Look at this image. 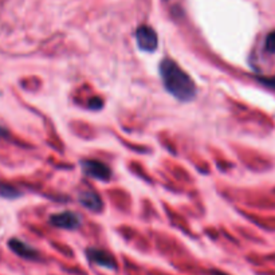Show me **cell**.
<instances>
[{"instance_id": "6da1fadb", "label": "cell", "mask_w": 275, "mask_h": 275, "mask_svg": "<svg viewBox=\"0 0 275 275\" xmlns=\"http://www.w3.org/2000/svg\"><path fill=\"white\" fill-rule=\"evenodd\" d=\"M159 70L165 90L178 101L189 102L196 97L197 88L193 80L172 58H164L161 61Z\"/></svg>"}, {"instance_id": "7a4b0ae2", "label": "cell", "mask_w": 275, "mask_h": 275, "mask_svg": "<svg viewBox=\"0 0 275 275\" xmlns=\"http://www.w3.org/2000/svg\"><path fill=\"white\" fill-rule=\"evenodd\" d=\"M136 40L138 49L145 53H153L159 46L157 34L151 26H140L136 30Z\"/></svg>"}, {"instance_id": "3957f363", "label": "cell", "mask_w": 275, "mask_h": 275, "mask_svg": "<svg viewBox=\"0 0 275 275\" xmlns=\"http://www.w3.org/2000/svg\"><path fill=\"white\" fill-rule=\"evenodd\" d=\"M82 171L86 176L99 182H109L111 179V171L106 164L97 160H84L81 163Z\"/></svg>"}, {"instance_id": "277c9868", "label": "cell", "mask_w": 275, "mask_h": 275, "mask_svg": "<svg viewBox=\"0 0 275 275\" xmlns=\"http://www.w3.org/2000/svg\"><path fill=\"white\" fill-rule=\"evenodd\" d=\"M50 223L54 227L62 228V230H77L81 227V216L77 213L70 212V211H65V212H59L53 215L50 218Z\"/></svg>"}, {"instance_id": "5b68a950", "label": "cell", "mask_w": 275, "mask_h": 275, "mask_svg": "<svg viewBox=\"0 0 275 275\" xmlns=\"http://www.w3.org/2000/svg\"><path fill=\"white\" fill-rule=\"evenodd\" d=\"M86 257H88L90 262L95 263L98 266L105 267V269H109V270H115L117 269L115 259L105 250L88 249L86 250Z\"/></svg>"}, {"instance_id": "8992f818", "label": "cell", "mask_w": 275, "mask_h": 275, "mask_svg": "<svg viewBox=\"0 0 275 275\" xmlns=\"http://www.w3.org/2000/svg\"><path fill=\"white\" fill-rule=\"evenodd\" d=\"M8 247L12 253H15L18 257L23 259H28V261H36L39 259V253L30 244L24 243L19 239H11L8 242Z\"/></svg>"}, {"instance_id": "52a82bcc", "label": "cell", "mask_w": 275, "mask_h": 275, "mask_svg": "<svg viewBox=\"0 0 275 275\" xmlns=\"http://www.w3.org/2000/svg\"><path fill=\"white\" fill-rule=\"evenodd\" d=\"M78 200L82 207L86 209H89L92 212H102L103 209V201L101 199V196L98 195L97 192L93 191H84L81 192L78 196Z\"/></svg>"}, {"instance_id": "ba28073f", "label": "cell", "mask_w": 275, "mask_h": 275, "mask_svg": "<svg viewBox=\"0 0 275 275\" xmlns=\"http://www.w3.org/2000/svg\"><path fill=\"white\" fill-rule=\"evenodd\" d=\"M19 196H20V191L16 189L15 186L11 184H5V183H0V197L12 200Z\"/></svg>"}, {"instance_id": "9c48e42d", "label": "cell", "mask_w": 275, "mask_h": 275, "mask_svg": "<svg viewBox=\"0 0 275 275\" xmlns=\"http://www.w3.org/2000/svg\"><path fill=\"white\" fill-rule=\"evenodd\" d=\"M88 106H89L92 110H99V109H102L103 101L99 97H94L90 99L89 103H88Z\"/></svg>"}, {"instance_id": "30bf717a", "label": "cell", "mask_w": 275, "mask_h": 275, "mask_svg": "<svg viewBox=\"0 0 275 275\" xmlns=\"http://www.w3.org/2000/svg\"><path fill=\"white\" fill-rule=\"evenodd\" d=\"M211 275H228V274H226V273H223V271L213 270V271H212V274H211Z\"/></svg>"}]
</instances>
